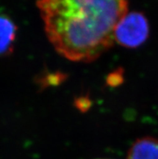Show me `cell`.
I'll return each instance as SVG.
<instances>
[{"mask_svg":"<svg viewBox=\"0 0 158 159\" xmlns=\"http://www.w3.org/2000/svg\"><path fill=\"white\" fill-rule=\"evenodd\" d=\"M149 23L140 11L127 12L116 24L114 40L127 48H136L142 45L149 36Z\"/></svg>","mask_w":158,"mask_h":159,"instance_id":"obj_2","label":"cell"},{"mask_svg":"<svg viewBox=\"0 0 158 159\" xmlns=\"http://www.w3.org/2000/svg\"><path fill=\"white\" fill-rule=\"evenodd\" d=\"M127 159H158V139L152 137L137 139L128 150Z\"/></svg>","mask_w":158,"mask_h":159,"instance_id":"obj_3","label":"cell"},{"mask_svg":"<svg viewBox=\"0 0 158 159\" xmlns=\"http://www.w3.org/2000/svg\"><path fill=\"white\" fill-rule=\"evenodd\" d=\"M17 27L8 16L0 15V56H8L14 51Z\"/></svg>","mask_w":158,"mask_h":159,"instance_id":"obj_4","label":"cell"},{"mask_svg":"<svg viewBox=\"0 0 158 159\" xmlns=\"http://www.w3.org/2000/svg\"><path fill=\"white\" fill-rule=\"evenodd\" d=\"M36 6L55 50L87 63L113 46L115 28L128 11V0H37Z\"/></svg>","mask_w":158,"mask_h":159,"instance_id":"obj_1","label":"cell"}]
</instances>
